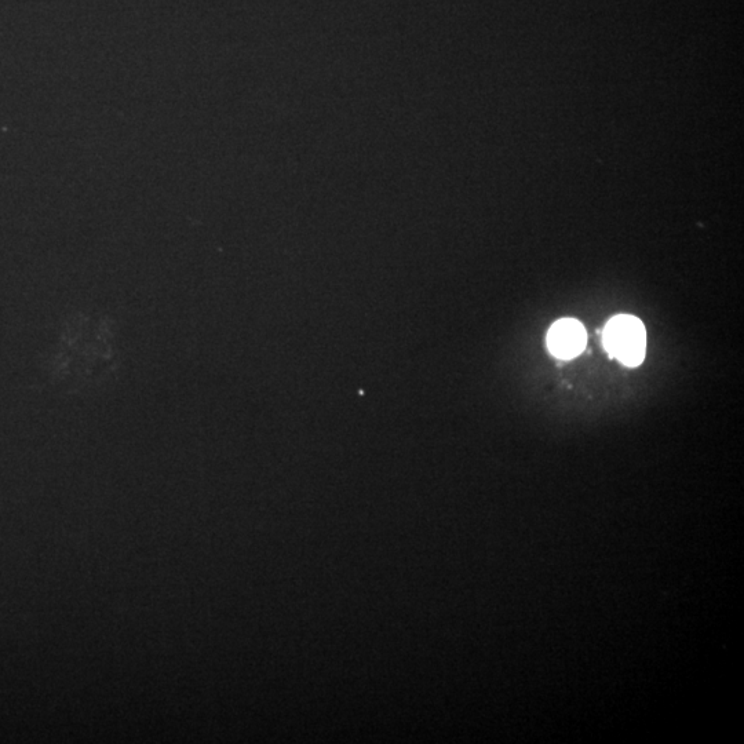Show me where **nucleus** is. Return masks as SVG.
Wrapping results in <instances>:
<instances>
[{
    "label": "nucleus",
    "instance_id": "obj_1",
    "mask_svg": "<svg viewBox=\"0 0 744 744\" xmlns=\"http://www.w3.org/2000/svg\"><path fill=\"white\" fill-rule=\"evenodd\" d=\"M604 344L608 352L625 366H640L647 348L643 322L633 316L614 317L605 327Z\"/></svg>",
    "mask_w": 744,
    "mask_h": 744
},
{
    "label": "nucleus",
    "instance_id": "obj_2",
    "mask_svg": "<svg viewBox=\"0 0 744 744\" xmlns=\"http://www.w3.org/2000/svg\"><path fill=\"white\" fill-rule=\"evenodd\" d=\"M547 345H549L550 352L558 359H574L585 349V327L574 319L558 320L550 328Z\"/></svg>",
    "mask_w": 744,
    "mask_h": 744
}]
</instances>
